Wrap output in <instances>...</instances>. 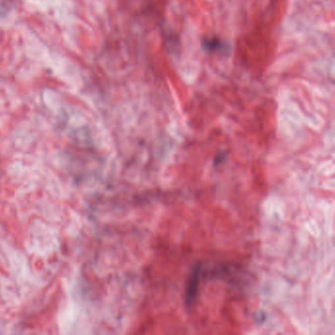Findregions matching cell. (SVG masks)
Masks as SVG:
<instances>
[{
	"mask_svg": "<svg viewBox=\"0 0 335 335\" xmlns=\"http://www.w3.org/2000/svg\"><path fill=\"white\" fill-rule=\"evenodd\" d=\"M201 44L202 47L208 52L227 53L230 49V45L218 37H204L201 41Z\"/></svg>",
	"mask_w": 335,
	"mask_h": 335,
	"instance_id": "6da1fadb",
	"label": "cell"
},
{
	"mask_svg": "<svg viewBox=\"0 0 335 335\" xmlns=\"http://www.w3.org/2000/svg\"><path fill=\"white\" fill-rule=\"evenodd\" d=\"M199 273H200L199 268H195L190 276V280L188 282L186 293V302L187 305L192 303L193 299L195 298V293H196V289L198 286V280H199Z\"/></svg>",
	"mask_w": 335,
	"mask_h": 335,
	"instance_id": "7a4b0ae2",
	"label": "cell"
}]
</instances>
